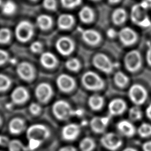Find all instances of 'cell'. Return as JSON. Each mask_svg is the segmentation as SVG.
<instances>
[{
	"instance_id": "cell-1",
	"label": "cell",
	"mask_w": 151,
	"mask_h": 151,
	"mask_svg": "<svg viewBox=\"0 0 151 151\" xmlns=\"http://www.w3.org/2000/svg\"><path fill=\"white\" fill-rule=\"evenodd\" d=\"M50 135L49 128L43 124H34L29 126L26 131L28 150H34L39 147Z\"/></svg>"
},
{
	"instance_id": "cell-2",
	"label": "cell",
	"mask_w": 151,
	"mask_h": 151,
	"mask_svg": "<svg viewBox=\"0 0 151 151\" xmlns=\"http://www.w3.org/2000/svg\"><path fill=\"white\" fill-rule=\"evenodd\" d=\"M54 116L60 120H67L73 116H81L84 113L82 109H73L71 105L63 100H57L52 105Z\"/></svg>"
},
{
	"instance_id": "cell-3",
	"label": "cell",
	"mask_w": 151,
	"mask_h": 151,
	"mask_svg": "<svg viewBox=\"0 0 151 151\" xmlns=\"http://www.w3.org/2000/svg\"><path fill=\"white\" fill-rule=\"evenodd\" d=\"M147 6L143 2L132 6L130 10V19L133 23L142 28L151 26V21L147 14Z\"/></svg>"
},
{
	"instance_id": "cell-4",
	"label": "cell",
	"mask_w": 151,
	"mask_h": 151,
	"mask_svg": "<svg viewBox=\"0 0 151 151\" xmlns=\"http://www.w3.org/2000/svg\"><path fill=\"white\" fill-rule=\"evenodd\" d=\"M81 83L84 87L90 91H99L105 86L103 79L96 73L91 71L85 72L81 77Z\"/></svg>"
},
{
	"instance_id": "cell-5",
	"label": "cell",
	"mask_w": 151,
	"mask_h": 151,
	"mask_svg": "<svg viewBox=\"0 0 151 151\" xmlns=\"http://www.w3.org/2000/svg\"><path fill=\"white\" fill-rule=\"evenodd\" d=\"M92 63L97 69L106 74L112 73L114 69L119 65L117 63L113 62L107 55L103 53L96 54L93 57Z\"/></svg>"
},
{
	"instance_id": "cell-6",
	"label": "cell",
	"mask_w": 151,
	"mask_h": 151,
	"mask_svg": "<svg viewBox=\"0 0 151 151\" xmlns=\"http://www.w3.org/2000/svg\"><path fill=\"white\" fill-rule=\"evenodd\" d=\"M34 28L33 24L28 20H22L18 23L15 29L17 39L21 42H27L34 35Z\"/></svg>"
},
{
	"instance_id": "cell-7",
	"label": "cell",
	"mask_w": 151,
	"mask_h": 151,
	"mask_svg": "<svg viewBox=\"0 0 151 151\" xmlns=\"http://www.w3.org/2000/svg\"><path fill=\"white\" fill-rule=\"evenodd\" d=\"M124 64L126 70L131 73L137 71L142 64V58L140 52L136 50H133L125 55Z\"/></svg>"
},
{
	"instance_id": "cell-8",
	"label": "cell",
	"mask_w": 151,
	"mask_h": 151,
	"mask_svg": "<svg viewBox=\"0 0 151 151\" xmlns=\"http://www.w3.org/2000/svg\"><path fill=\"white\" fill-rule=\"evenodd\" d=\"M128 96L133 103L136 106H140L146 101L147 98V91L144 86L136 83L129 88Z\"/></svg>"
},
{
	"instance_id": "cell-9",
	"label": "cell",
	"mask_w": 151,
	"mask_h": 151,
	"mask_svg": "<svg viewBox=\"0 0 151 151\" xmlns=\"http://www.w3.org/2000/svg\"><path fill=\"white\" fill-rule=\"evenodd\" d=\"M100 143L106 149L116 151L122 146L123 140L119 134L114 132H108L102 136Z\"/></svg>"
},
{
	"instance_id": "cell-10",
	"label": "cell",
	"mask_w": 151,
	"mask_h": 151,
	"mask_svg": "<svg viewBox=\"0 0 151 151\" xmlns=\"http://www.w3.org/2000/svg\"><path fill=\"white\" fill-rule=\"evenodd\" d=\"M18 76L23 80L28 82L32 81L35 76V70L34 66L28 62L19 63L16 68Z\"/></svg>"
},
{
	"instance_id": "cell-11",
	"label": "cell",
	"mask_w": 151,
	"mask_h": 151,
	"mask_svg": "<svg viewBox=\"0 0 151 151\" xmlns=\"http://www.w3.org/2000/svg\"><path fill=\"white\" fill-rule=\"evenodd\" d=\"M57 51L61 55L67 56L71 54L75 48V42L71 38L63 36L59 38L55 43Z\"/></svg>"
},
{
	"instance_id": "cell-12",
	"label": "cell",
	"mask_w": 151,
	"mask_h": 151,
	"mask_svg": "<svg viewBox=\"0 0 151 151\" xmlns=\"http://www.w3.org/2000/svg\"><path fill=\"white\" fill-rule=\"evenodd\" d=\"M52 94L53 91L51 86L45 82L40 83L35 89V97L42 103H47L51 99Z\"/></svg>"
},
{
	"instance_id": "cell-13",
	"label": "cell",
	"mask_w": 151,
	"mask_h": 151,
	"mask_svg": "<svg viewBox=\"0 0 151 151\" xmlns=\"http://www.w3.org/2000/svg\"><path fill=\"white\" fill-rule=\"evenodd\" d=\"M56 84L60 91L64 93H69L73 91L76 85L75 79L67 74H61L58 76Z\"/></svg>"
},
{
	"instance_id": "cell-14",
	"label": "cell",
	"mask_w": 151,
	"mask_h": 151,
	"mask_svg": "<svg viewBox=\"0 0 151 151\" xmlns=\"http://www.w3.org/2000/svg\"><path fill=\"white\" fill-rule=\"evenodd\" d=\"M120 42L125 46L134 44L137 40V34L134 30L130 27H124L118 32Z\"/></svg>"
},
{
	"instance_id": "cell-15",
	"label": "cell",
	"mask_w": 151,
	"mask_h": 151,
	"mask_svg": "<svg viewBox=\"0 0 151 151\" xmlns=\"http://www.w3.org/2000/svg\"><path fill=\"white\" fill-rule=\"evenodd\" d=\"M109 116H95L90 122V126L91 130L98 134L105 132L110 122Z\"/></svg>"
},
{
	"instance_id": "cell-16",
	"label": "cell",
	"mask_w": 151,
	"mask_h": 151,
	"mask_svg": "<svg viewBox=\"0 0 151 151\" xmlns=\"http://www.w3.org/2000/svg\"><path fill=\"white\" fill-rule=\"evenodd\" d=\"M80 132V126L78 124L69 123L62 128L61 136L66 141H73L77 138Z\"/></svg>"
},
{
	"instance_id": "cell-17",
	"label": "cell",
	"mask_w": 151,
	"mask_h": 151,
	"mask_svg": "<svg viewBox=\"0 0 151 151\" xmlns=\"http://www.w3.org/2000/svg\"><path fill=\"white\" fill-rule=\"evenodd\" d=\"M80 32L82 40L88 45H96L101 41V34L96 29H81Z\"/></svg>"
},
{
	"instance_id": "cell-18",
	"label": "cell",
	"mask_w": 151,
	"mask_h": 151,
	"mask_svg": "<svg viewBox=\"0 0 151 151\" xmlns=\"http://www.w3.org/2000/svg\"><path fill=\"white\" fill-rule=\"evenodd\" d=\"M127 109V104L122 99H114L110 101L108 105L109 113L110 116H119L123 114Z\"/></svg>"
},
{
	"instance_id": "cell-19",
	"label": "cell",
	"mask_w": 151,
	"mask_h": 151,
	"mask_svg": "<svg viewBox=\"0 0 151 151\" xmlns=\"http://www.w3.org/2000/svg\"><path fill=\"white\" fill-rule=\"evenodd\" d=\"M29 98V93L26 88L23 86L15 87L11 94V100L17 104H21L27 101Z\"/></svg>"
},
{
	"instance_id": "cell-20",
	"label": "cell",
	"mask_w": 151,
	"mask_h": 151,
	"mask_svg": "<svg viewBox=\"0 0 151 151\" xmlns=\"http://www.w3.org/2000/svg\"><path fill=\"white\" fill-rule=\"evenodd\" d=\"M116 127L119 133L127 137L133 136L136 132V128L130 120H120L117 123Z\"/></svg>"
},
{
	"instance_id": "cell-21",
	"label": "cell",
	"mask_w": 151,
	"mask_h": 151,
	"mask_svg": "<svg viewBox=\"0 0 151 151\" xmlns=\"http://www.w3.org/2000/svg\"><path fill=\"white\" fill-rule=\"evenodd\" d=\"M41 64L47 68H53L58 64L56 56L52 52L46 51L41 53L40 57Z\"/></svg>"
},
{
	"instance_id": "cell-22",
	"label": "cell",
	"mask_w": 151,
	"mask_h": 151,
	"mask_svg": "<svg viewBox=\"0 0 151 151\" xmlns=\"http://www.w3.org/2000/svg\"><path fill=\"white\" fill-rule=\"evenodd\" d=\"M74 17L70 14H61L57 19V26L61 30L70 29L74 25Z\"/></svg>"
},
{
	"instance_id": "cell-23",
	"label": "cell",
	"mask_w": 151,
	"mask_h": 151,
	"mask_svg": "<svg viewBox=\"0 0 151 151\" xmlns=\"http://www.w3.org/2000/svg\"><path fill=\"white\" fill-rule=\"evenodd\" d=\"M25 129V121L19 117H15L11 120L8 124L9 132L12 134L21 133Z\"/></svg>"
},
{
	"instance_id": "cell-24",
	"label": "cell",
	"mask_w": 151,
	"mask_h": 151,
	"mask_svg": "<svg viewBox=\"0 0 151 151\" xmlns=\"http://www.w3.org/2000/svg\"><path fill=\"white\" fill-rule=\"evenodd\" d=\"M36 23L41 30L47 31L52 28L53 25V19L49 15L41 14L37 17Z\"/></svg>"
},
{
	"instance_id": "cell-25",
	"label": "cell",
	"mask_w": 151,
	"mask_h": 151,
	"mask_svg": "<svg viewBox=\"0 0 151 151\" xmlns=\"http://www.w3.org/2000/svg\"><path fill=\"white\" fill-rule=\"evenodd\" d=\"M78 17L81 21L86 24H89L94 21L95 18V13L91 7L85 5L80 10Z\"/></svg>"
},
{
	"instance_id": "cell-26",
	"label": "cell",
	"mask_w": 151,
	"mask_h": 151,
	"mask_svg": "<svg viewBox=\"0 0 151 151\" xmlns=\"http://www.w3.org/2000/svg\"><path fill=\"white\" fill-rule=\"evenodd\" d=\"M104 103V97L99 94H94L90 96L88 100V104L89 107L93 111L100 110Z\"/></svg>"
},
{
	"instance_id": "cell-27",
	"label": "cell",
	"mask_w": 151,
	"mask_h": 151,
	"mask_svg": "<svg viewBox=\"0 0 151 151\" xmlns=\"http://www.w3.org/2000/svg\"><path fill=\"white\" fill-rule=\"evenodd\" d=\"M127 17V12L122 8H117L115 9L111 14L112 21L116 25H120L124 23Z\"/></svg>"
},
{
	"instance_id": "cell-28",
	"label": "cell",
	"mask_w": 151,
	"mask_h": 151,
	"mask_svg": "<svg viewBox=\"0 0 151 151\" xmlns=\"http://www.w3.org/2000/svg\"><path fill=\"white\" fill-rule=\"evenodd\" d=\"M2 13L6 16L13 15L17 11V6L12 0H6L1 5Z\"/></svg>"
},
{
	"instance_id": "cell-29",
	"label": "cell",
	"mask_w": 151,
	"mask_h": 151,
	"mask_svg": "<svg viewBox=\"0 0 151 151\" xmlns=\"http://www.w3.org/2000/svg\"><path fill=\"white\" fill-rule=\"evenodd\" d=\"M113 80L115 85L119 88L125 87L129 81L128 76L122 71H117L113 77Z\"/></svg>"
},
{
	"instance_id": "cell-30",
	"label": "cell",
	"mask_w": 151,
	"mask_h": 151,
	"mask_svg": "<svg viewBox=\"0 0 151 151\" xmlns=\"http://www.w3.org/2000/svg\"><path fill=\"white\" fill-rule=\"evenodd\" d=\"M95 147V141L90 137H84L79 143V148L81 151H93Z\"/></svg>"
},
{
	"instance_id": "cell-31",
	"label": "cell",
	"mask_w": 151,
	"mask_h": 151,
	"mask_svg": "<svg viewBox=\"0 0 151 151\" xmlns=\"http://www.w3.org/2000/svg\"><path fill=\"white\" fill-rule=\"evenodd\" d=\"M8 151H28L27 146H25L20 140L13 139L8 143Z\"/></svg>"
},
{
	"instance_id": "cell-32",
	"label": "cell",
	"mask_w": 151,
	"mask_h": 151,
	"mask_svg": "<svg viewBox=\"0 0 151 151\" xmlns=\"http://www.w3.org/2000/svg\"><path fill=\"white\" fill-rule=\"evenodd\" d=\"M65 65L68 70L74 72H77L79 71L81 67L80 60L77 58L75 57H71L68 58L66 61Z\"/></svg>"
},
{
	"instance_id": "cell-33",
	"label": "cell",
	"mask_w": 151,
	"mask_h": 151,
	"mask_svg": "<svg viewBox=\"0 0 151 151\" xmlns=\"http://www.w3.org/2000/svg\"><path fill=\"white\" fill-rule=\"evenodd\" d=\"M143 113L139 106H134L129 110V117L132 121H137L142 119Z\"/></svg>"
},
{
	"instance_id": "cell-34",
	"label": "cell",
	"mask_w": 151,
	"mask_h": 151,
	"mask_svg": "<svg viewBox=\"0 0 151 151\" xmlns=\"http://www.w3.org/2000/svg\"><path fill=\"white\" fill-rule=\"evenodd\" d=\"M137 133L142 138L151 136V124L147 123H142L137 129Z\"/></svg>"
},
{
	"instance_id": "cell-35",
	"label": "cell",
	"mask_w": 151,
	"mask_h": 151,
	"mask_svg": "<svg viewBox=\"0 0 151 151\" xmlns=\"http://www.w3.org/2000/svg\"><path fill=\"white\" fill-rule=\"evenodd\" d=\"M11 31L8 28H0V44H6L11 39Z\"/></svg>"
},
{
	"instance_id": "cell-36",
	"label": "cell",
	"mask_w": 151,
	"mask_h": 151,
	"mask_svg": "<svg viewBox=\"0 0 151 151\" xmlns=\"http://www.w3.org/2000/svg\"><path fill=\"white\" fill-rule=\"evenodd\" d=\"M11 85V80L7 76L0 73V91H6Z\"/></svg>"
},
{
	"instance_id": "cell-37",
	"label": "cell",
	"mask_w": 151,
	"mask_h": 151,
	"mask_svg": "<svg viewBox=\"0 0 151 151\" xmlns=\"http://www.w3.org/2000/svg\"><path fill=\"white\" fill-rule=\"evenodd\" d=\"M82 0H60L61 5L67 9H73L81 3Z\"/></svg>"
},
{
	"instance_id": "cell-38",
	"label": "cell",
	"mask_w": 151,
	"mask_h": 151,
	"mask_svg": "<svg viewBox=\"0 0 151 151\" xmlns=\"http://www.w3.org/2000/svg\"><path fill=\"white\" fill-rule=\"evenodd\" d=\"M42 6L47 10L55 11L58 6L57 0H43Z\"/></svg>"
},
{
	"instance_id": "cell-39",
	"label": "cell",
	"mask_w": 151,
	"mask_h": 151,
	"mask_svg": "<svg viewBox=\"0 0 151 151\" xmlns=\"http://www.w3.org/2000/svg\"><path fill=\"white\" fill-rule=\"evenodd\" d=\"M29 49L31 52L35 54H39L41 52L43 49V45L42 42L39 41H35L31 43L29 46Z\"/></svg>"
},
{
	"instance_id": "cell-40",
	"label": "cell",
	"mask_w": 151,
	"mask_h": 151,
	"mask_svg": "<svg viewBox=\"0 0 151 151\" xmlns=\"http://www.w3.org/2000/svg\"><path fill=\"white\" fill-rule=\"evenodd\" d=\"M29 111L32 115H38L41 111V106L37 103H32L29 106Z\"/></svg>"
},
{
	"instance_id": "cell-41",
	"label": "cell",
	"mask_w": 151,
	"mask_h": 151,
	"mask_svg": "<svg viewBox=\"0 0 151 151\" xmlns=\"http://www.w3.org/2000/svg\"><path fill=\"white\" fill-rule=\"evenodd\" d=\"M9 60V54L4 50L0 49V65H2Z\"/></svg>"
},
{
	"instance_id": "cell-42",
	"label": "cell",
	"mask_w": 151,
	"mask_h": 151,
	"mask_svg": "<svg viewBox=\"0 0 151 151\" xmlns=\"http://www.w3.org/2000/svg\"><path fill=\"white\" fill-rule=\"evenodd\" d=\"M117 35H118V33L113 28H109L107 31V35L110 38H114Z\"/></svg>"
},
{
	"instance_id": "cell-43",
	"label": "cell",
	"mask_w": 151,
	"mask_h": 151,
	"mask_svg": "<svg viewBox=\"0 0 151 151\" xmlns=\"http://www.w3.org/2000/svg\"><path fill=\"white\" fill-rule=\"evenodd\" d=\"M146 61L147 64L150 66H151V45H149V47L146 54Z\"/></svg>"
},
{
	"instance_id": "cell-44",
	"label": "cell",
	"mask_w": 151,
	"mask_h": 151,
	"mask_svg": "<svg viewBox=\"0 0 151 151\" xmlns=\"http://www.w3.org/2000/svg\"><path fill=\"white\" fill-rule=\"evenodd\" d=\"M143 151H151V140L145 142L142 145Z\"/></svg>"
},
{
	"instance_id": "cell-45",
	"label": "cell",
	"mask_w": 151,
	"mask_h": 151,
	"mask_svg": "<svg viewBox=\"0 0 151 151\" xmlns=\"http://www.w3.org/2000/svg\"><path fill=\"white\" fill-rule=\"evenodd\" d=\"M58 151H77V149L72 146H65L61 147Z\"/></svg>"
},
{
	"instance_id": "cell-46",
	"label": "cell",
	"mask_w": 151,
	"mask_h": 151,
	"mask_svg": "<svg viewBox=\"0 0 151 151\" xmlns=\"http://www.w3.org/2000/svg\"><path fill=\"white\" fill-rule=\"evenodd\" d=\"M146 115L151 120V104H149L146 109Z\"/></svg>"
},
{
	"instance_id": "cell-47",
	"label": "cell",
	"mask_w": 151,
	"mask_h": 151,
	"mask_svg": "<svg viewBox=\"0 0 151 151\" xmlns=\"http://www.w3.org/2000/svg\"><path fill=\"white\" fill-rule=\"evenodd\" d=\"M122 151H137L136 149L133 148V147H126L125 149H124Z\"/></svg>"
},
{
	"instance_id": "cell-48",
	"label": "cell",
	"mask_w": 151,
	"mask_h": 151,
	"mask_svg": "<svg viewBox=\"0 0 151 151\" xmlns=\"http://www.w3.org/2000/svg\"><path fill=\"white\" fill-rule=\"evenodd\" d=\"M107 1L110 4H117L120 1V0H107Z\"/></svg>"
},
{
	"instance_id": "cell-49",
	"label": "cell",
	"mask_w": 151,
	"mask_h": 151,
	"mask_svg": "<svg viewBox=\"0 0 151 151\" xmlns=\"http://www.w3.org/2000/svg\"><path fill=\"white\" fill-rule=\"evenodd\" d=\"M1 123H2V119H1V117L0 116V126L1 125Z\"/></svg>"
},
{
	"instance_id": "cell-50",
	"label": "cell",
	"mask_w": 151,
	"mask_h": 151,
	"mask_svg": "<svg viewBox=\"0 0 151 151\" xmlns=\"http://www.w3.org/2000/svg\"><path fill=\"white\" fill-rule=\"evenodd\" d=\"M29 1H31V2H36V1H37L38 0H29Z\"/></svg>"
},
{
	"instance_id": "cell-51",
	"label": "cell",
	"mask_w": 151,
	"mask_h": 151,
	"mask_svg": "<svg viewBox=\"0 0 151 151\" xmlns=\"http://www.w3.org/2000/svg\"><path fill=\"white\" fill-rule=\"evenodd\" d=\"M2 0H0V6H1V5H2Z\"/></svg>"
},
{
	"instance_id": "cell-52",
	"label": "cell",
	"mask_w": 151,
	"mask_h": 151,
	"mask_svg": "<svg viewBox=\"0 0 151 151\" xmlns=\"http://www.w3.org/2000/svg\"><path fill=\"white\" fill-rule=\"evenodd\" d=\"M93 1H100V0H92Z\"/></svg>"
},
{
	"instance_id": "cell-53",
	"label": "cell",
	"mask_w": 151,
	"mask_h": 151,
	"mask_svg": "<svg viewBox=\"0 0 151 151\" xmlns=\"http://www.w3.org/2000/svg\"><path fill=\"white\" fill-rule=\"evenodd\" d=\"M0 151H1V150H0Z\"/></svg>"
}]
</instances>
